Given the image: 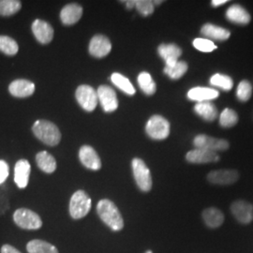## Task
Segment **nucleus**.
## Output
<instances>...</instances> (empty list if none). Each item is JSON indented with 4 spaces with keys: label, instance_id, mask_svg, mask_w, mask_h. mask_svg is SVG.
<instances>
[{
    "label": "nucleus",
    "instance_id": "obj_1",
    "mask_svg": "<svg viewBox=\"0 0 253 253\" xmlns=\"http://www.w3.org/2000/svg\"><path fill=\"white\" fill-rule=\"evenodd\" d=\"M97 213L102 222L113 232H120L124 228V218L119 209L111 200L102 199L97 205Z\"/></svg>",
    "mask_w": 253,
    "mask_h": 253
},
{
    "label": "nucleus",
    "instance_id": "obj_2",
    "mask_svg": "<svg viewBox=\"0 0 253 253\" xmlns=\"http://www.w3.org/2000/svg\"><path fill=\"white\" fill-rule=\"evenodd\" d=\"M32 130L39 140L50 146L58 145L61 140V132L54 123L47 120H38Z\"/></svg>",
    "mask_w": 253,
    "mask_h": 253
},
{
    "label": "nucleus",
    "instance_id": "obj_3",
    "mask_svg": "<svg viewBox=\"0 0 253 253\" xmlns=\"http://www.w3.org/2000/svg\"><path fill=\"white\" fill-rule=\"evenodd\" d=\"M92 201L84 190L75 191L70 201V215L73 219H80L85 217L91 209Z\"/></svg>",
    "mask_w": 253,
    "mask_h": 253
},
{
    "label": "nucleus",
    "instance_id": "obj_4",
    "mask_svg": "<svg viewBox=\"0 0 253 253\" xmlns=\"http://www.w3.org/2000/svg\"><path fill=\"white\" fill-rule=\"evenodd\" d=\"M14 223L23 230L36 231L42 227V220L36 212L28 208H19L13 213Z\"/></svg>",
    "mask_w": 253,
    "mask_h": 253
},
{
    "label": "nucleus",
    "instance_id": "obj_5",
    "mask_svg": "<svg viewBox=\"0 0 253 253\" xmlns=\"http://www.w3.org/2000/svg\"><path fill=\"white\" fill-rule=\"evenodd\" d=\"M132 172L138 188L144 192H148L152 189V176L149 168L141 159L135 158L131 162Z\"/></svg>",
    "mask_w": 253,
    "mask_h": 253
},
{
    "label": "nucleus",
    "instance_id": "obj_6",
    "mask_svg": "<svg viewBox=\"0 0 253 253\" xmlns=\"http://www.w3.org/2000/svg\"><path fill=\"white\" fill-rule=\"evenodd\" d=\"M145 131L154 140H164L170 134V123L162 116H152L146 123Z\"/></svg>",
    "mask_w": 253,
    "mask_h": 253
},
{
    "label": "nucleus",
    "instance_id": "obj_7",
    "mask_svg": "<svg viewBox=\"0 0 253 253\" xmlns=\"http://www.w3.org/2000/svg\"><path fill=\"white\" fill-rule=\"evenodd\" d=\"M76 100L82 108L87 112H92L98 104V94L95 89L87 84H82L76 89Z\"/></svg>",
    "mask_w": 253,
    "mask_h": 253
},
{
    "label": "nucleus",
    "instance_id": "obj_8",
    "mask_svg": "<svg viewBox=\"0 0 253 253\" xmlns=\"http://www.w3.org/2000/svg\"><path fill=\"white\" fill-rule=\"evenodd\" d=\"M193 145L196 148L206 149L208 151L216 152L217 151H224L229 148V142L225 139L215 138L212 136L200 134L197 135L193 140Z\"/></svg>",
    "mask_w": 253,
    "mask_h": 253
},
{
    "label": "nucleus",
    "instance_id": "obj_9",
    "mask_svg": "<svg viewBox=\"0 0 253 253\" xmlns=\"http://www.w3.org/2000/svg\"><path fill=\"white\" fill-rule=\"evenodd\" d=\"M235 219L241 224H250L253 220V206L244 200H237L231 206Z\"/></svg>",
    "mask_w": 253,
    "mask_h": 253
},
{
    "label": "nucleus",
    "instance_id": "obj_10",
    "mask_svg": "<svg viewBox=\"0 0 253 253\" xmlns=\"http://www.w3.org/2000/svg\"><path fill=\"white\" fill-rule=\"evenodd\" d=\"M98 99L106 113L115 112L118 107V100L115 90L108 85H100L97 91Z\"/></svg>",
    "mask_w": 253,
    "mask_h": 253
},
{
    "label": "nucleus",
    "instance_id": "obj_11",
    "mask_svg": "<svg viewBox=\"0 0 253 253\" xmlns=\"http://www.w3.org/2000/svg\"><path fill=\"white\" fill-rule=\"evenodd\" d=\"M79 159L82 164L92 171H99L101 168V161L96 150L90 145H83L79 151Z\"/></svg>",
    "mask_w": 253,
    "mask_h": 253
},
{
    "label": "nucleus",
    "instance_id": "obj_12",
    "mask_svg": "<svg viewBox=\"0 0 253 253\" xmlns=\"http://www.w3.org/2000/svg\"><path fill=\"white\" fill-rule=\"evenodd\" d=\"M33 34L42 44L50 43L54 38V28L43 20L37 19L32 24Z\"/></svg>",
    "mask_w": 253,
    "mask_h": 253
},
{
    "label": "nucleus",
    "instance_id": "obj_13",
    "mask_svg": "<svg viewBox=\"0 0 253 253\" xmlns=\"http://www.w3.org/2000/svg\"><path fill=\"white\" fill-rule=\"evenodd\" d=\"M239 179V172L236 170H216L208 174V180L211 184L227 186L232 185Z\"/></svg>",
    "mask_w": 253,
    "mask_h": 253
},
{
    "label": "nucleus",
    "instance_id": "obj_14",
    "mask_svg": "<svg viewBox=\"0 0 253 253\" xmlns=\"http://www.w3.org/2000/svg\"><path fill=\"white\" fill-rule=\"evenodd\" d=\"M89 54L94 56L101 58L106 56L112 50V44L108 38L103 35H96L91 39L89 43Z\"/></svg>",
    "mask_w": 253,
    "mask_h": 253
},
{
    "label": "nucleus",
    "instance_id": "obj_15",
    "mask_svg": "<svg viewBox=\"0 0 253 253\" xmlns=\"http://www.w3.org/2000/svg\"><path fill=\"white\" fill-rule=\"evenodd\" d=\"M187 162L193 164H206V163H217L219 161V156L216 152L208 151L206 149L195 148L190 150L186 155Z\"/></svg>",
    "mask_w": 253,
    "mask_h": 253
},
{
    "label": "nucleus",
    "instance_id": "obj_16",
    "mask_svg": "<svg viewBox=\"0 0 253 253\" xmlns=\"http://www.w3.org/2000/svg\"><path fill=\"white\" fill-rule=\"evenodd\" d=\"M158 53L165 61V67H172L178 62V58L182 54V49L174 43L161 44L158 48Z\"/></svg>",
    "mask_w": 253,
    "mask_h": 253
},
{
    "label": "nucleus",
    "instance_id": "obj_17",
    "mask_svg": "<svg viewBox=\"0 0 253 253\" xmlns=\"http://www.w3.org/2000/svg\"><path fill=\"white\" fill-rule=\"evenodd\" d=\"M9 91L13 97L27 98L35 92V84L26 79H17L10 83Z\"/></svg>",
    "mask_w": 253,
    "mask_h": 253
},
{
    "label": "nucleus",
    "instance_id": "obj_18",
    "mask_svg": "<svg viewBox=\"0 0 253 253\" xmlns=\"http://www.w3.org/2000/svg\"><path fill=\"white\" fill-rule=\"evenodd\" d=\"M31 172L30 163L27 160H20L14 167V182L19 189H26Z\"/></svg>",
    "mask_w": 253,
    "mask_h": 253
},
{
    "label": "nucleus",
    "instance_id": "obj_19",
    "mask_svg": "<svg viewBox=\"0 0 253 253\" xmlns=\"http://www.w3.org/2000/svg\"><path fill=\"white\" fill-rule=\"evenodd\" d=\"M83 15V8L78 4H68L60 12L61 22L66 26H72L79 22Z\"/></svg>",
    "mask_w": 253,
    "mask_h": 253
},
{
    "label": "nucleus",
    "instance_id": "obj_20",
    "mask_svg": "<svg viewBox=\"0 0 253 253\" xmlns=\"http://www.w3.org/2000/svg\"><path fill=\"white\" fill-rule=\"evenodd\" d=\"M226 18L237 25H248L251 22V15L242 6L238 4H234L229 7L226 10Z\"/></svg>",
    "mask_w": 253,
    "mask_h": 253
},
{
    "label": "nucleus",
    "instance_id": "obj_21",
    "mask_svg": "<svg viewBox=\"0 0 253 253\" xmlns=\"http://www.w3.org/2000/svg\"><path fill=\"white\" fill-rule=\"evenodd\" d=\"M218 95H219L218 91L215 88L197 86V87L191 88L188 92V99L197 101V102H203V101L215 100L218 97Z\"/></svg>",
    "mask_w": 253,
    "mask_h": 253
},
{
    "label": "nucleus",
    "instance_id": "obj_22",
    "mask_svg": "<svg viewBox=\"0 0 253 253\" xmlns=\"http://www.w3.org/2000/svg\"><path fill=\"white\" fill-rule=\"evenodd\" d=\"M201 33L204 36L208 38V40L211 39V40H216V41H220V42L226 41L231 36L230 31L226 28L215 26L212 24L204 25L201 28Z\"/></svg>",
    "mask_w": 253,
    "mask_h": 253
},
{
    "label": "nucleus",
    "instance_id": "obj_23",
    "mask_svg": "<svg viewBox=\"0 0 253 253\" xmlns=\"http://www.w3.org/2000/svg\"><path fill=\"white\" fill-rule=\"evenodd\" d=\"M203 219L207 226L215 229L217 227L221 226L224 221V215L223 213L216 208H208L203 211L202 214Z\"/></svg>",
    "mask_w": 253,
    "mask_h": 253
},
{
    "label": "nucleus",
    "instance_id": "obj_24",
    "mask_svg": "<svg viewBox=\"0 0 253 253\" xmlns=\"http://www.w3.org/2000/svg\"><path fill=\"white\" fill-rule=\"evenodd\" d=\"M194 112L204 120L212 122L217 118V109L211 101L197 102L194 106Z\"/></svg>",
    "mask_w": 253,
    "mask_h": 253
},
{
    "label": "nucleus",
    "instance_id": "obj_25",
    "mask_svg": "<svg viewBox=\"0 0 253 253\" xmlns=\"http://www.w3.org/2000/svg\"><path fill=\"white\" fill-rule=\"evenodd\" d=\"M36 163L38 167L46 173H52L56 170V161L51 154L42 151L37 154Z\"/></svg>",
    "mask_w": 253,
    "mask_h": 253
},
{
    "label": "nucleus",
    "instance_id": "obj_26",
    "mask_svg": "<svg viewBox=\"0 0 253 253\" xmlns=\"http://www.w3.org/2000/svg\"><path fill=\"white\" fill-rule=\"evenodd\" d=\"M28 253H59L56 247L42 239H33L27 244Z\"/></svg>",
    "mask_w": 253,
    "mask_h": 253
},
{
    "label": "nucleus",
    "instance_id": "obj_27",
    "mask_svg": "<svg viewBox=\"0 0 253 253\" xmlns=\"http://www.w3.org/2000/svg\"><path fill=\"white\" fill-rule=\"evenodd\" d=\"M111 81L116 86H118L120 90L125 92L127 95L133 96L135 94L134 86L124 75L118 73H113L111 76Z\"/></svg>",
    "mask_w": 253,
    "mask_h": 253
},
{
    "label": "nucleus",
    "instance_id": "obj_28",
    "mask_svg": "<svg viewBox=\"0 0 253 253\" xmlns=\"http://www.w3.org/2000/svg\"><path fill=\"white\" fill-rule=\"evenodd\" d=\"M138 84L146 95H153L157 90L156 83L153 81L151 75L146 72H143L138 75Z\"/></svg>",
    "mask_w": 253,
    "mask_h": 253
},
{
    "label": "nucleus",
    "instance_id": "obj_29",
    "mask_svg": "<svg viewBox=\"0 0 253 253\" xmlns=\"http://www.w3.org/2000/svg\"><path fill=\"white\" fill-rule=\"evenodd\" d=\"M209 83L211 85L218 87L224 91H230L234 86L233 79L230 76L225 75V74H221V73L214 74L210 78Z\"/></svg>",
    "mask_w": 253,
    "mask_h": 253
},
{
    "label": "nucleus",
    "instance_id": "obj_30",
    "mask_svg": "<svg viewBox=\"0 0 253 253\" xmlns=\"http://www.w3.org/2000/svg\"><path fill=\"white\" fill-rule=\"evenodd\" d=\"M22 8V4L17 0H0V15L10 16L17 13Z\"/></svg>",
    "mask_w": 253,
    "mask_h": 253
},
{
    "label": "nucleus",
    "instance_id": "obj_31",
    "mask_svg": "<svg viewBox=\"0 0 253 253\" xmlns=\"http://www.w3.org/2000/svg\"><path fill=\"white\" fill-rule=\"evenodd\" d=\"M19 51L18 43L10 37L0 36V52L7 55H14Z\"/></svg>",
    "mask_w": 253,
    "mask_h": 253
},
{
    "label": "nucleus",
    "instance_id": "obj_32",
    "mask_svg": "<svg viewBox=\"0 0 253 253\" xmlns=\"http://www.w3.org/2000/svg\"><path fill=\"white\" fill-rule=\"evenodd\" d=\"M188 71V64L184 61H178L172 67H165L164 73L168 75L172 80H178Z\"/></svg>",
    "mask_w": 253,
    "mask_h": 253
},
{
    "label": "nucleus",
    "instance_id": "obj_33",
    "mask_svg": "<svg viewBox=\"0 0 253 253\" xmlns=\"http://www.w3.org/2000/svg\"><path fill=\"white\" fill-rule=\"evenodd\" d=\"M238 122V116L233 109H224L219 116V125L223 127H232Z\"/></svg>",
    "mask_w": 253,
    "mask_h": 253
},
{
    "label": "nucleus",
    "instance_id": "obj_34",
    "mask_svg": "<svg viewBox=\"0 0 253 253\" xmlns=\"http://www.w3.org/2000/svg\"><path fill=\"white\" fill-rule=\"evenodd\" d=\"M253 85L248 80L240 82L236 88V98L242 102H246L252 98Z\"/></svg>",
    "mask_w": 253,
    "mask_h": 253
},
{
    "label": "nucleus",
    "instance_id": "obj_35",
    "mask_svg": "<svg viewBox=\"0 0 253 253\" xmlns=\"http://www.w3.org/2000/svg\"><path fill=\"white\" fill-rule=\"evenodd\" d=\"M192 44L198 51L204 52V53H210V52H213L215 49H217L216 44L211 40H208V39H202V38L195 39Z\"/></svg>",
    "mask_w": 253,
    "mask_h": 253
},
{
    "label": "nucleus",
    "instance_id": "obj_36",
    "mask_svg": "<svg viewBox=\"0 0 253 253\" xmlns=\"http://www.w3.org/2000/svg\"><path fill=\"white\" fill-rule=\"evenodd\" d=\"M135 8L141 15L148 16L153 13L155 5L153 1L150 0H137L135 1Z\"/></svg>",
    "mask_w": 253,
    "mask_h": 253
},
{
    "label": "nucleus",
    "instance_id": "obj_37",
    "mask_svg": "<svg viewBox=\"0 0 253 253\" xmlns=\"http://www.w3.org/2000/svg\"><path fill=\"white\" fill-rule=\"evenodd\" d=\"M9 168L8 163L5 161H0V185L7 180L9 176Z\"/></svg>",
    "mask_w": 253,
    "mask_h": 253
},
{
    "label": "nucleus",
    "instance_id": "obj_38",
    "mask_svg": "<svg viewBox=\"0 0 253 253\" xmlns=\"http://www.w3.org/2000/svg\"><path fill=\"white\" fill-rule=\"evenodd\" d=\"M0 253H22L16 248L9 244H4L1 247Z\"/></svg>",
    "mask_w": 253,
    "mask_h": 253
},
{
    "label": "nucleus",
    "instance_id": "obj_39",
    "mask_svg": "<svg viewBox=\"0 0 253 253\" xmlns=\"http://www.w3.org/2000/svg\"><path fill=\"white\" fill-rule=\"evenodd\" d=\"M227 2H228L227 0H213L211 2V5L213 7H219V6H222V5L226 4Z\"/></svg>",
    "mask_w": 253,
    "mask_h": 253
},
{
    "label": "nucleus",
    "instance_id": "obj_40",
    "mask_svg": "<svg viewBox=\"0 0 253 253\" xmlns=\"http://www.w3.org/2000/svg\"><path fill=\"white\" fill-rule=\"evenodd\" d=\"M125 3L127 9H133L135 7V0H128V1H125Z\"/></svg>",
    "mask_w": 253,
    "mask_h": 253
},
{
    "label": "nucleus",
    "instance_id": "obj_41",
    "mask_svg": "<svg viewBox=\"0 0 253 253\" xmlns=\"http://www.w3.org/2000/svg\"><path fill=\"white\" fill-rule=\"evenodd\" d=\"M162 3H163V1H153L154 5H160Z\"/></svg>",
    "mask_w": 253,
    "mask_h": 253
},
{
    "label": "nucleus",
    "instance_id": "obj_42",
    "mask_svg": "<svg viewBox=\"0 0 253 253\" xmlns=\"http://www.w3.org/2000/svg\"><path fill=\"white\" fill-rule=\"evenodd\" d=\"M145 253H153L151 251H146Z\"/></svg>",
    "mask_w": 253,
    "mask_h": 253
}]
</instances>
